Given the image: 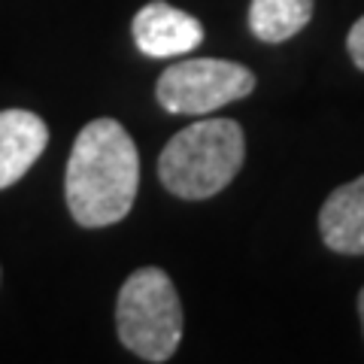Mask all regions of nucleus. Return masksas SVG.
Listing matches in <instances>:
<instances>
[{"label":"nucleus","mask_w":364,"mask_h":364,"mask_svg":"<svg viewBox=\"0 0 364 364\" xmlns=\"http://www.w3.org/2000/svg\"><path fill=\"white\" fill-rule=\"evenodd\" d=\"M140 188V155L116 119H95L79 131L67 158L64 198L82 228H107L131 213Z\"/></svg>","instance_id":"f257e3e1"},{"label":"nucleus","mask_w":364,"mask_h":364,"mask_svg":"<svg viewBox=\"0 0 364 364\" xmlns=\"http://www.w3.org/2000/svg\"><path fill=\"white\" fill-rule=\"evenodd\" d=\"M243 158L246 136L234 119H198L170 136L158 158V176L170 195L207 200L231 186Z\"/></svg>","instance_id":"f03ea898"},{"label":"nucleus","mask_w":364,"mask_h":364,"mask_svg":"<svg viewBox=\"0 0 364 364\" xmlns=\"http://www.w3.org/2000/svg\"><path fill=\"white\" fill-rule=\"evenodd\" d=\"M119 340L143 361L161 364L182 340V304L173 279L161 267L134 270L116 304Z\"/></svg>","instance_id":"7ed1b4c3"},{"label":"nucleus","mask_w":364,"mask_h":364,"mask_svg":"<svg viewBox=\"0 0 364 364\" xmlns=\"http://www.w3.org/2000/svg\"><path fill=\"white\" fill-rule=\"evenodd\" d=\"M255 91V73L225 58H186L158 76L155 97L176 116H210Z\"/></svg>","instance_id":"20e7f679"},{"label":"nucleus","mask_w":364,"mask_h":364,"mask_svg":"<svg viewBox=\"0 0 364 364\" xmlns=\"http://www.w3.org/2000/svg\"><path fill=\"white\" fill-rule=\"evenodd\" d=\"M134 43L146 58H182L191 55L203 43V25L186 13L164 4V0H152V4L140 6V13L131 21Z\"/></svg>","instance_id":"39448f33"},{"label":"nucleus","mask_w":364,"mask_h":364,"mask_svg":"<svg viewBox=\"0 0 364 364\" xmlns=\"http://www.w3.org/2000/svg\"><path fill=\"white\" fill-rule=\"evenodd\" d=\"M49 146V124L31 109H0V188H9Z\"/></svg>","instance_id":"423d86ee"},{"label":"nucleus","mask_w":364,"mask_h":364,"mask_svg":"<svg viewBox=\"0 0 364 364\" xmlns=\"http://www.w3.org/2000/svg\"><path fill=\"white\" fill-rule=\"evenodd\" d=\"M318 231L331 252L364 255V176L328 195L318 210Z\"/></svg>","instance_id":"0eeeda50"},{"label":"nucleus","mask_w":364,"mask_h":364,"mask_svg":"<svg viewBox=\"0 0 364 364\" xmlns=\"http://www.w3.org/2000/svg\"><path fill=\"white\" fill-rule=\"evenodd\" d=\"M313 6L316 0H252L249 31L264 43H282L310 25Z\"/></svg>","instance_id":"6e6552de"},{"label":"nucleus","mask_w":364,"mask_h":364,"mask_svg":"<svg viewBox=\"0 0 364 364\" xmlns=\"http://www.w3.org/2000/svg\"><path fill=\"white\" fill-rule=\"evenodd\" d=\"M346 49H349V58L352 64L364 70V16L349 28V37H346Z\"/></svg>","instance_id":"1a4fd4ad"},{"label":"nucleus","mask_w":364,"mask_h":364,"mask_svg":"<svg viewBox=\"0 0 364 364\" xmlns=\"http://www.w3.org/2000/svg\"><path fill=\"white\" fill-rule=\"evenodd\" d=\"M358 316H361V328H364V289L358 291Z\"/></svg>","instance_id":"9d476101"}]
</instances>
